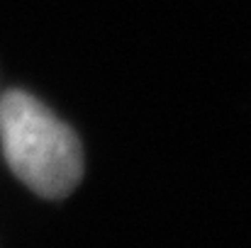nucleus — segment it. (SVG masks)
<instances>
[{"label":"nucleus","mask_w":251,"mask_h":248,"mask_svg":"<svg viewBox=\"0 0 251 248\" xmlns=\"http://www.w3.org/2000/svg\"><path fill=\"white\" fill-rule=\"evenodd\" d=\"M0 141L12 173L37 195L66 197L83 175V149L76 132L25 90L0 97Z\"/></svg>","instance_id":"1"}]
</instances>
